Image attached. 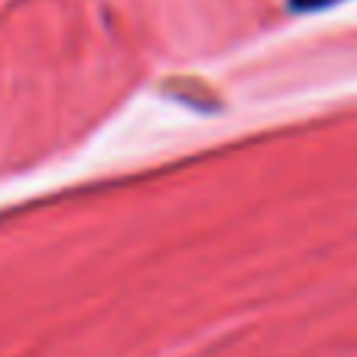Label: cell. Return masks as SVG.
<instances>
[{
  "mask_svg": "<svg viewBox=\"0 0 357 357\" xmlns=\"http://www.w3.org/2000/svg\"><path fill=\"white\" fill-rule=\"evenodd\" d=\"M298 10H320V6H329V3H339V0H291Z\"/></svg>",
  "mask_w": 357,
  "mask_h": 357,
  "instance_id": "1",
  "label": "cell"
}]
</instances>
